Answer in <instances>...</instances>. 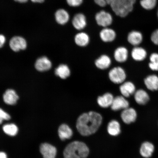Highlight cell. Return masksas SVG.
<instances>
[{
	"label": "cell",
	"instance_id": "obj_25",
	"mask_svg": "<svg viewBox=\"0 0 158 158\" xmlns=\"http://www.w3.org/2000/svg\"><path fill=\"white\" fill-rule=\"evenodd\" d=\"M58 134L61 140H65L72 137L73 133L72 130L68 125L63 124L59 128Z\"/></svg>",
	"mask_w": 158,
	"mask_h": 158
},
{
	"label": "cell",
	"instance_id": "obj_16",
	"mask_svg": "<svg viewBox=\"0 0 158 158\" xmlns=\"http://www.w3.org/2000/svg\"><path fill=\"white\" fill-rule=\"evenodd\" d=\"M55 17L56 23L60 25L66 24L70 19V15L68 12L63 9L57 10L55 13Z\"/></svg>",
	"mask_w": 158,
	"mask_h": 158
},
{
	"label": "cell",
	"instance_id": "obj_2",
	"mask_svg": "<svg viewBox=\"0 0 158 158\" xmlns=\"http://www.w3.org/2000/svg\"><path fill=\"white\" fill-rule=\"evenodd\" d=\"M89 151L87 146L81 142L75 141L69 143L64 150V158H86Z\"/></svg>",
	"mask_w": 158,
	"mask_h": 158
},
{
	"label": "cell",
	"instance_id": "obj_23",
	"mask_svg": "<svg viewBox=\"0 0 158 158\" xmlns=\"http://www.w3.org/2000/svg\"><path fill=\"white\" fill-rule=\"evenodd\" d=\"M74 41L76 45L81 47L87 46L90 42V37L88 34L84 32L77 33L75 35Z\"/></svg>",
	"mask_w": 158,
	"mask_h": 158
},
{
	"label": "cell",
	"instance_id": "obj_40",
	"mask_svg": "<svg viewBox=\"0 0 158 158\" xmlns=\"http://www.w3.org/2000/svg\"><path fill=\"white\" fill-rule=\"evenodd\" d=\"M3 119L0 116V124H1L3 121Z\"/></svg>",
	"mask_w": 158,
	"mask_h": 158
},
{
	"label": "cell",
	"instance_id": "obj_34",
	"mask_svg": "<svg viewBox=\"0 0 158 158\" xmlns=\"http://www.w3.org/2000/svg\"><path fill=\"white\" fill-rule=\"evenodd\" d=\"M149 66L152 70L158 71V62H151L149 63Z\"/></svg>",
	"mask_w": 158,
	"mask_h": 158
},
{
	"label": "cell",
	"instance_id": "obj_1",
	"mask_svg": "<svg viewBox=\"0 0 158 158\" xmlns=\"http://www.w3.org/2000/svg\"><path fill=\"white\" fill-rule=\"evenodd\" d=\"M102 118L95 111L83 114L77 120L76 127L81 135L89 136L96 133L102 123Z\"/></svg>",
	"mask_w": 158,
	"mask_h": 158
},
{
	"label": "cell",
	"instance_id": "obj_39",
	"mask_svg": "<svg viewBox=\"0 0 158 158\" xmlns=\"http://www.w3.org/2000/svg\"><path fill=\"white\" fill-rule=\"evenodd\" d=\"M14 1L19 3H25L27 2L28 0H14Z\"/></svg>",
	"mask_w": 158,
	"mask_h": 158
},
{
	"label": "cell",
	"instance_id": "obj_22",
	"mask_svg": "<svg viewBox=\"0 0 158 158\" xmlns=\"http://www.w3.org/2000/svg\"><path fill=\"white\" fill-rule=\"evenodd\" d=\"M144 83L147 88L150 90H158V77L155 75L148 76L144 80Z\"/></svg>",
	"mask_w": 158,
	"mask_h": 158
},
{
	"label": "cell",
	"instance_id": "obj_10",
	"mask_svg": "<svg viewBox=\"0 0 158 158\" xmlns=\"http://www.w3.org/2000/svg\"><path fill=\"white\" fill-rule=\"evenodd\" d=\"M72 23L75 29L78 31L82 30L85 28L87 25L85 16L82 13L77 14L73 18Z\"/></svg>",
	"mask_w": 158,
	"mask_h": 158
},
{
	"label": "cell",
	"instance_id": "obj_7",
	"mask_svg": "<svg viewBox=\"0 0 158 158\" xmlns=\"http://www.w3.org/2000/svg\"><path fill=\"white\" fill-rule=\"evenodd\" d=\"M126 98L122 95L114 97L113 102L110 106L111 109L114 111H118L129 107V102Z\"/></svg>",
	"mask_w": 158,
	"mask_h": 158
},
{
	"label": "cell",
	"instance_id": "obj_29",
	"mask_svg": "<svg viewBox=\"0 0 158 158\" xmlns=\"http://www.w3.org/2000/svg\"><path fill=\"white\" fill-rule=\"evenodd\" d=\"M157 0H141L140 4L144 9L147 10L153 9L156 6Z\"/></svg>",
	"mask_w": 158,
	"mask_h": 158
},
{
	"label": "cell",
	"instance_id": "obj_21",
	"mask_svg": "<svg viewBox=\"0 0 158 158\" xmlns=\"http://www.w3.org/2000/svg\"><path fill=\"white\" fill-rule=\"evenodd\" d=\"M143 40L142 33L138 31H131L128 34L127 40L130 44L137 46L141 44Z\"/></svg>",
	"mask_w": 158,
	"mask_h": 158
},
{
	"label": "cell",
	"instance_id": "obj_35",
	"mask_svg": "<svg viewBox=\"0 0 158 158\" xmlns=\"http://www.w3.org/2000/svg\"><path fill=\"white\" fill-rule=\"evenodd\" d=\"M150 60L151 62H158V54L156 53L152 54L150 57Z\"/></svg>",
	"mask_w": 158,
	"mask_h": 158
},
{
	"label": "cell",
	"instance_id": "obj_9",
	"mask_svg": "<svg viewBox=\"0 0 158 158\" xmlns=\"http://www.w3.org/2000/svg\"><path fill=\"white\" fill-rule=\"evenodd\" d=\"M40 150L44 158H55L56 157V149L50 144L44 143L41 144Z\"/></svg>",
	"mask_w": 158,
	"mask_h": 158
},
{
	"label": "cell",
	"instance_id": "obj_6",
	"mask_svg": "<svg viewBox=\"0 0 158 158\" xmlns=\"http://www.w3.org/2000/svg\"><path fill=\"white\" fill-rule=\"evenodd\" d=\"M9 46L15 52L25 50L27 46V42L23 37L15 36L12 38L9 42Z\"/></svg>",
	"mask_w": 158,
	"mask_h": 158
},
{
	"label": "cell",
	"instance_id": "obj_27",
	"mask_svg": "<svg viewBox=\"0 0 158 158\" xmlns=\"http://www.w3.org/2000/svg\"><path fill=\"white\" fill-rule=\"evenodd\" d=\"M107 130L109 134L112 136L118 135L120 133L119 123L116 120H112L108 123Z\"/></svg>",
	"mask_w": 158,
	"mask_h": 158
},
{
	"label": "cell",
	"instance_id": "obj_36",
	"mask_svg": "<svg viewBox=\"0 0 158 158\" xmlns=\"http://www.w3.org/2000/svg\"><path fill=\"white\" fill-rule=\"evenodd\" d=\"M6 41V38L5 35L0 34V48H1L4 45Z\"/></svg>",
	"mask_w": 158,
	"mask_h": 158
},
{
	"label": "cell",
	"instance_id": "obj_30",
	"mask_svg": "<svg viewBox=\"0 0 158 158\" xmlns=\"http://www.w3.org/2000/svg\"><path fill=\"white\" fill-rule=\"evenodd\" d=\"M114 0H94L97 5L101 7H104L106 5H111Z\"/></svg>",
	"mask_w": 158,
	"mask_h": 158
},
{
	"label": "cell",
	"instance_id": "obj_3",
	"mask_svg": "<svg viewBox=\"0 0 158 158\" xmlns=\"http://www.w3.org/2000/svg\"><path fill=\"white\" fill-rule=\"evenodd\" d=\"M136 0H114L110 5L116 15L124 17L133 10Z\"/></svg>",
	"mask_w": 158,
	"mask_h": 158
},
{
	"label": "cell",
	"instance_id": "obj_18",
	"mask_svg": "<svg viewBox=\"0 0 158 158\" xmlns=\"http://www.w3.org/2000/svg\"><path fill=\"white\" fill-rule=\"evenodd\" d=\"M111 63L109 56L106 55H102L95 61V65L98 69L104 70L109 68Z\"/></svg>",
	"mask_w": 158,
	"mask_h": 158
},
{
	"label": "cell",
	"instance_id": "obj_37",
	"mask_svg": "<svg viewBox=\"0 0 158 158\" xmlns=\"http://www.w3.org/2000/svg\"><path fill=\"white\" fill-rule=\"evenodd\" d=\"M0 158H7L6 154L4 152H0Z\"/></svg>",
	"mask_w": 158,
	"mask_h": 158
},
{
	"label": "cell",
	"instance_id": "obj_24",
	"mask_svg": "<svg viewBox=\"0 0 158 158\" xmlns=\"http://www.w3.org/2000/svg\"><path fill=\"white\" fill-rule=\"evenodd\" d=\"M131 55L134 60L137 61H141L145 59L147 56V52L142 47H136L131 51Z\"/></svg>",
	"mask_w": 158,
	"mask_h": 158
},
{
	"label": "cell",
	"instance_id": "obj_26",
	"mask_svg": "<svg viewBox=\"0 0 158 158\" xmlns=\"http://www.w3.org/2000/svg\"><path fill=\"white\" fill-rule=\"evenodd\" d=\"M55 74L62 79H66L70 76L71 71L68 65L61 64L55 69Z\"/></svg>",
	"mask_w": 158,
	"mask_h": 158
},
{
	"label": "cell",
	"instance_id": "obj_19",
	"mask_svg": "<svg viewBox=\"0 0 158 158\" xmlns=\"http://www.w3.org/2000/svg\"><path fill=\"white\" fill-rule=\"evenodd\" d=\"M114 58L118 63L125 62L128 58V51L125 47H120L115 49L114 53Z\"/></svg>",
	"mask_w": 158,
	"mask_h": 158
},
{
	"label": "cell",
	"instance_id": "obj_28",
	"mask_svg": "<svg viewBox=\"0 0 158 158\" xmlns=\"http://www.w3.org/2000/svg\"><path fill=\"white\" fill-rule=\"evenodd\" d=\"M3 130L6 134L11 136L15 135L18 132V128L13 123L5 124L3 127Z\"/></svg>",
	"mask_w": 158,
	"mask_h": 158
},
{
	"label": "cell",
	"instance_id": "obj_11",
	"mask_svg": "<svg viewBox=\"0 0 158 158\" xmlns=\"http://www.w3.org/2000/svg\"><path fill=\"white\" fill-rule=\"evenodd\" d=\"M120 92L122 96L126 98L130 97L134 94L136 91L135 85L131 82H124L120 86Z\"/></svg>",
	"mask_w": 158,
	"mask_h": 158
},
{
	"label": "cell",
	"instance_id": "obj_12",
	"mask_svg": "<svg viewBox=\"0 0 158 158\" xmlns=\"http://www.w3.org/2000/svg\"><path fill=\"white\" fill-rule=\"evenodd\" d=\"M51 61L45 56L37 59L35 64V68L37 71L44 72L48 71L52 67Z\"/></svg>",
	"mask_w": 158,
	"mask_h": 158
},
{
	"label": "cell",
	"instance_id": "obj_32",
	"mask_svg": "<svg viewBox=\"0 0 158 158\" xmlns=\"http://www.w3.org/2000/svg\"><path fill=\"white\" fill-rule=\"evenodd\" d=\"M151 40L154 44L158 45V29L156 30L152 33Z\"/></svg>",
	"mask_w": 158,
	"mask_h": 158
},
{
	"label": "cell",
	"instance_id": "obj_15",
	"mask_svg": "<svg viewBox=\"0 0 158 158\" xmlns=\"http://www.w3.org/2000/svg\"><path fill=\"white\" fill-rule=\"evenodd\" d=\"M155 148L153 144L148 141L142 143L140 149V153L142 157L145 158L151 157L153 155Z\"/></svg>",
	"mask_w": 158,
	"mask_h": 158
},
{
	"label": "cell",
	"instance_id": "obj_14",
	"mask_svg": "<svg viewBox=\"0 0 158 158\" xmlns=\"http://www.w3.org/2000/svg\"><path fill=\"white\" fill-rule=\"evenodd\" d=\"M114 96L110 93H106L102 96H98L97 102L99 106L103 108L111 106L114 99Z\"/></svg>",
	"mask_w": 158,
	"mask_h": 158
},
{
	"label": "cell",
	"instance_id": "obj_38",
	"mask_svg": "<svg viewBox=\"0 0 158 158\" xmlns=\"http://www.w3.org/2000/svg\"><path fill=\"white\" fill-rule=\"evenodd\" d=\"M31 2L35 3H43L44 2L45 0H31Z\"/></svg>",
	"mask_w": 158,
	"mask_h": 158
},
{
	"label": "cell",
	"instance_id": "obj_41",
	"mask_svg": "<svg viewBox=\"0 0 158 158\" xmlns=\"http://www.w3.org/2000/svg\"><path fill=\"white\" fill-rule=\"evenodd\" d=\"M157 17H158V10H157Z\"/></svg>",
	"mask_w": 158,
	"mask_h": 158
},
{
	"label": "cell",
	"instance_id": "obj_4",
	"mask_svg": "<svg viewBox=\"0 0 158 158\" xmlns=\"http://www.w3.org/2000/svg\"><path fill=\"white\" fill-rule=\"evenodd\" d=\"M110 80L113 83L120 84L125 82L126 74L125 70L121 67H114L108 73Z\"/></svg>",
	"mask_w": 158,
	"mask_h": 158
},
{
	"label": "cell",
	"instance_id": "obj_13",
	"mask_svg": "<svg viewBox=\"0 0 158 158\" xmlns=\"http://www.w3.org/2000/svg\"><path fill=\"white\" fill-rule=\"evenodd\" d=\"M116 36L115 31L108 27H104L100 33V39L105 43L112 42L115 40Z\"/></svg>",
	"mask_w": 158,
	"mask_h": 158
},
{
	"label": "cell",
	"instance_id": "obj_8",
	"mask_svg": "<svg viewBox=\"0 0 158 158\" xmlns=\"http://www.w3.org/2000/svg\"><path fill=\"white\" fill-rule=\"evenodd\" d=\"M121 117L124 123L130 124L135 122L137 118V113L133 108L128 107L123 110Z\"/></svg>",
	"mask_w": 158,
	"mask_h": 158
},
{
	"label": "cell",
	"instance_id": "obj_5",
	"mask_svg": "<svg viewBox=\"0 0 158 158\" xmlns=\"http://www.w3.org/2000/svg\"><path fill=\"white\" fill-rule=\"evenodd\" d=\"M95 20L97 24L104 27H108L112 24L113 17L107 11L102 10L99 11L95 15Z\"/></svg>",
	"mask_w": 158,
	"mask_h": 158
},
{
	"label": "cell",
	"instance_id": "obj_31",
	"mask_svg": "<svg viewBox=\"0 0 158 158\" xmlns=\"http://www.w3.org/2000/svg\"><path fill=\"white\" fill-rule=\"evenodd\" d=\"M67 3L72 7H77L81 5L83 0H66Z\"/></svg>",
	"mask_w": 158,
	"mask_h": 158
},
{
	"label": "cell",
	"instance_id": "obj_33",
	"mask_svg": "<svg viewBox=\"0 0 158 158\" xmlns=\"http://www.w3.org/2000/svg\"><path fill=\"white\" fill-rule=\"evenodd\" d=\"M0 116L3 120H9L11 118L9 114L1 108H0Z\"/></svg>",
	"mask_w": 158,
	"mask_h": 158
},
{
	"label": "cell",
	"instance_id": "obj_17",
	"mask_svg": "<svg viewBox=\"0 0 158 158\" xmlns=\"http://www.w3.org/2000/svg\"><path fill=\"white\" fill-rule=\"evenodd\" d=\"M19 98V96L15 91L11 89L6 90L3 95L4 102L10 105H13L16 103Z\"/></svg>",
	"mask_w": 158,
	"mask_h": 158
},
{
	"label": "cell",
	"instance_id": "obj_20",
	"mask_svg": "<svg viewBox=\"0 0 158 158\" xmlns=\"http://www.w3.org/2000/svg\"><path fill=\"white\" fill-rule=\"evenodd\" d=\"M134 94V99L138 104L144 105L147 104L149 100V95L147 92L143 89L136 91Z\"/></svg>",
	"mask_w": 158,
	"mask_h": 158
}]
</instances>
